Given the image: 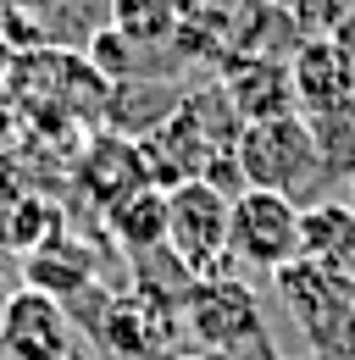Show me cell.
Wrapping results in <instances>:
<instances>
[{
	"instance_id": "9",
	"label": "cell",
	"mask_w": 355,
	"mask_h": 360,
	"mask_svg": "<svg viewBox=\"0 0 355 360\" xmlns=\"http://www.w3.org/2000/svg\"><path fill=\"white\" fill-rule=\"evenodd\" d=\"M222 89H228L233 111H239L244 122L294 111L289 61H278V56H228V61H222Z\"/></svg>"
},
{
	"instance_id": "18",
	"label": "cell",
	"mask_w": 355,
	"mask_h": 360,
	"mask_svg": "<svg viewBox=\"0 0 355 360\" xmlns=\"http://www.w3.org/2000/svg\"><path fill=\"white\" fill-rule=\"evenodd\" d=\"M11 294H17V288H11V277L0 271V321H6V305H11Z\"/></svg>"
},
{
	"instance_id": "19",
	"label": "cell",
	"mask_w": 355,
	"mask_h": 360,
	"mask_svg": "<svg viewBox=\"0 0 355 360\" xmlns=\"http://www.w3.org/2000/svg\"><path fill=\"white\" fill-rule=\"evenodd\" d=\"M344 205L355 211V172H350V188H344Z\"/></svg>"
},
{
	"instance_id": "13",
	"label": "cell",
	"mask_w": 355,
	"mask_h": 360,
	"mask_svg": "<svg viewBox=\"0 0 355 360\" xmlns=\"http://www.w3.org/2000/svg\"><path fill=\"white\" fill-rule=\"evenodd\" d=\"M233 6L239 0H183L173 50L206 61V67H222L233 56Z\"/></svg>"
},
{
	"instance_id": "12",
	"label": "cell",
	"mask_w": 355,
	"mask_h": 360,
	"mask_svg": "<svg viewBox=\"0 0 355 360\" xmlns=\"http://www.w3.org/2000/svg\"><path fill=\"white\" fill-rule=\"evenodd\" d=\"M23 261H28V266H23L28 271V288H44V294L61 300V305L78 300L84 288H94V255H89L84 244L67 238V227H61L50 244H39L34 255H23Z\"/></svg>"
},
{
	"instance_id": "15",
	"label": "cell",
	"mask_w": 355,
	"mask_h": 360,
	"mask_svg": "<svg viewBox=\"0 0 355 360\" xmlns=\"http://www.w3.org/2000/svg\"><path fill=\"white\" fill-rule=\"evenodd\" d=\"M0 227H6V244L17 250V255H34L39 244H50L56 233H61V211H50L44 200H34V194H23L6 217H0Z\"/></svg>"
},
{
	"instance_id": "16",
	"label": "cell",
	"mask_w": 355,
	"mask_h": 360,
	"mask_svg": "<svg viewBox=\"0 0 355 360\" xmlns=\"http://www.w3.org/2000/svg\"><path fill=\"white\" fill-rule=\"evenodd\" d=\"M328 34H333V39L344 45V56H350V61H355V0H350V6H344V17H339V22L328 28Z\"/></svg>"
},
{
	"instance_id": "6",
	"label": "cell",
	"mask_w": 355,
	"mask_h": 360,
	"mask_svg": "<svg viewBox=\"0 0 355 360\" xmlns=\"http://www.w3.org/2000/svg\"><path fill=\"white\" fill-rule=\"evenodd\" d=\"M289 84H294V111L300 117H328L355 105V61L333 34H306L289 56Z\"/></svg>"
},
{
	"instance_id": "17",
	"label": "cell",
	"mask_w": 355,
	"mask_h": 360,
	"mask_svg": "<svg viewBox=\"0 0 355 360\" xmlns=\"http://www.w3.org/2000/svg\"><path fill=\"white\" fill-rule=\"evenodd\" d=\"M156 360H217V355H206V349H194V344H178V349H167V355H156Z\"/></svg>"
},
{
	"instance_id": "4",
	"label": "cell",
	"mask_w": 355,
	"mask_h": 360,
	"mask_svg": "<svg viewBox=\"0 0 355 360\" xmlns=\"http://www.w3.org/2000/svg\"><path fill=\"white\" fill-rule=\"evenodd\" d=\"M228 261L261 277L300 261V205L272 188H239L228 200Z\"/></svg>"
},
{
	"instance_id": "5",
	"label": "cell",
	"mask_w": 355,
	"mask_h": 360,
	"mask_svg": "<svg viewBox=\"0 0 355 360\" xmlns=\"http://www.w3.org/2000/svg\"><path fill=\"white\" fill-rule=\"evenodd\" d=\"M167 255L189 277L228 266V194L211 188L206 178H189L167 188Z\"/></svg>"
},
{
	"instance_id": "7",
	"label": "cell",
	"mask_w": 355,
	"mask_h": 360,
	"mask_svg": "<svg viewBox=\"0 0 355 360\" xmlns=\"http://www.w3.org/2000/svg\"><path fill=\"white\" fill-rule=\"evenodd\" d=\"M0 360H73V316L44 288H17L0 321Z\"/></svg>"
},
{
	"instance_id": "2",
	"label": "cell",
	"mask_w": 355,
	"mask_h": 360,
	"mask_svg": "<svg viewBox=\"0 0 355 360\" xmlns=\"http://www.w3.org/2000/svg\"><path fill=\"white\" fill-rule=\"evenodd\" d=\"M233 161L250 188H272V194H289L294 205H311V194L322 188V150L316 134L300 111H283V117H261V122H244L233 139Z\"/></svg>"
},
{
	"instance_id": "14",
	"label": "cell",
	"mask_w": 355,
	"mask_h": 360,
	"mask_svg": "<svg viewBox=\"0 0 355 360\" xmlns=\"http://www.w3.org/2000/svg\"><path fill=\"white\" fill-rule=\"evenodd\" d=\"M178 17H183V0H106V28H117L139 50L173 45Z\"/></svg>"
},
{
	"instance_id": "1",
	"label": "cell",
	"mask_w": 355,
	"mask_h": 360,
	"mask_svg": "<svg viewBox=\"0 0 355 360\" xmlns=\"http://www.w3.org/2000/svg\"><path fill=\"white\" fill-rule=\"evenodd\" d=\"M183 338L217 360H278L266 338V316L256 305V288L233 271H206L183 294Z\"/></svg>"
},
{
	"instance_id": "8",
	"label": "cell",
	"mask_w": 355,
	"mask_h": 360,
	"mask_svg": "<svg viewBox=\"0 0 355 360\" xmlns=\"http://www.w3.org/2000/svg\"><path fill=\"white\" fill-rule=\"evenodd\" d=\"M73 183L89 194V205L106 217L123 194H133L144 178V161H139V139L133 134H100L84 144V155H78V167H73Z\"/></svg>"
},
{
	"instance_id": "11",
	"label": "cell",
	"mask_w": 355,
	"mask_h": 360,
	"mask_svg": "<svg viewBox=\"0 0 355 360\" xmlns=\"http://www.w3.org/2000/svg\"><path fill=\"white\" fill-rule=\"evenodd\" d=\"M300 261L328 271H355V211L344 200L300 205Z\"/></svg>"
},
{
	"instance_id": "10",
	"label": "cell",
	"mask_w": 355,
	"mask_h": 360,
	"mask_svg": "<svg viewBox=\"0 0 355 360\" xmlns=\"http://www.w3.org/2000/svg\"><path fill=\"white\" fill-rule=\"evenodd\" d=\"M106 233H111V244H117L128 261L167 250V188L139 183L133 194H123V200L106 211Z\"/></svg>"
},
{
	"instance_id": "3",
	"label": "cell",
	"mask_w": 355,
	"mask_h": 360,
	"mask_svg": "<svg viewBox=\"0 0 355 360\" xmlns=\"http://www.w3.org/2000/svg\"><path fill=\"white\" fill-rule=\"evenodd\" d=\"M289 316L300 321V333L311 338V349L328 360L355 355V271H328L311 261H289L272 277Z\"/></svg>"
},
{
	"instance_id": "20",
	"label": "cell",
	"mask_w": 355,
	"mask_h": 360,
	"mask_svg": "<svg viewBox=\"0 0 355 360\" xmlns=\"http://www.w3.org/2000/svg\"><path fill=\"white\" fill-rule=\"evenodd\" d=\"M73 360H78V355H73Z\"/></svg>"
}]
</instances>
